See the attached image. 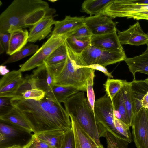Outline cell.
I'll use <instances>...</instances> for the list:
<instances>
[{"label":"cell","mask_w":148,"mask_h":148,"mask_svg":"<svg viewBox=\"0 0 148 148\" xmlns=\"http://www.w3.org/2000/svg\"><path fill=\"white\" fill-rule=\"evenodd\" d=\"M24 148H52L45 142L34 134L32 135L29 141L23 146Z\"/></svg>","instance_id":"38"},{"label":"cell","mask_w":148,"mask_h":148,"mask_svg":"<svg viewBox=\"0 0 148 148\" xmlns=\"http://www.w3.org/2000/svg\"><path fill=\"white\" fill-rule=\"evenodd\" d=\"M114 119L115 127L117 132L130 143L132 142V137L130 127L114 116Z\"/></svg>","instance_id":"33"},{"label":"cell","mask_w":148,"mask_h":148,"mask_svg":"<svg viewBox=\"0 0 148 148\" xmlns=\"http://www.w3.org/2000/svg\"><path fill=\"white\" fill-rule=\"evenodd\" d=\"M95 70L94 69L92 72L87 80L86 88L88 101L89 105L94 112L95 102V95L93 89L94 79L95 76Z\"/></svg>","instance_id":"34"},{"label":"cell","mask_w":148,"mask_h":148,"mask_svg":"<svg viewBox=\"0 0 148 148\" xmlns=\"http://www.w3.org/2000/svg\"><path fill=\"white\" fill-rule=\"evenodd\" d=\"M68 35H52L29 59L20 66L21 72L30 70L44 64L45 60L65 41Z\"/></svg>","instance_id":"6"},{"label":"cell","mask_w":148,"mask_h":148,"mask_svg":"<svg viewBox=\"0 0 148 148\" xmlns=\"http://www.w3.org/2000/svg\"><path fill=\"white\" fill-rule=\"evenodd\" d=\"M70 118L74 136L75 148H95L97 146L77 121L73 118Z\"/></svg>","instance_id":"19"},{"label":"cell","mask_w":148,"mask_h":148,"mask_svg":"<svg viewBox=\"0 0 148 148\" xmlns=\"http://www.w3.org/2000/svg\"><path fill=\"white\" fill-rule=\"evenodd\" d=\"M25 79L30 85L32 89H38L45 92V96L51 91L53 86L52 75L44 64L38 67L30 75Z\"/></svg>","instance_id":"9"},{"label":"cell","mask_w":148,"mask_h":148,"mask_svg":"<svg viewBox=\"0 0 148 148\" xmlns=\"http://www.w3.org/2000/svg\"><path fill=\"white\" fill-rule=\"evenodd\" d=\"M5 148H24L23 146H22L19 145L15 144L8 147Z\"/></svg>","instance_id":"45"},{"label":"cell","mask_w":148,"mask_h":148,"mask_svg":"<svg viewBox=\"0 0 148 148\" xmlns=\"http://www.w3.org/2000/svg\"><path fill=\"white\" fill-rule=\"evenodd\" d=\"M45 95V92L42 90L32 89L22 93L20 96L25 99H32L36 101H39L44 99Z\"/></svg>","instance_id":"36"},{"label":"cell","mask_w":148,"mask_h":148,"mask_svg":"<svg viewBox=\"0 0 148 148\" xmlns=\"http://www.w3.org/2000/svg\"><path fill=\"white\" fill-rule=\"evenodd\" d=\"M80 91L78 88L73 87L53 85L50 93L45 96L56 103H64L69 98Z\"/></svg>","instance_id":"21"},{"label":"cell","mask_w":148,"mask_h":148,"mask_svg":"<svg viewBox=\"0 0 148 148\" xmlns=\"http://www.w3.org/2000/svg\"><path fill=\"white\" fill-rule=\"evenodd\" d=\"M124 17L138 20L141 19L148 20V11H143L128 14L126 15Z\"/></svg>","instance_id":"41"},{"label":"cell","mask_w":148,"mask_h":148,"mask_svg":"<svg viewBox=\"0 0 148 148\" xmlns=\"http://www.w3.org/2000/svg\"><path fill=\"white\" fill-rule=\"evenodd\" d=\"M143 11H148V0H112L103 14L112 19Z\"/></svg>","instance_id":"7"},{"label":"cell","mask_w":148,"mask_h":148,"mask_svg":"<svg viewBox=\"0 0 148 148\" xmlns=\"http://www.w3.org/2000/svg\"><path fill=\"white\" fill-rule=\"evenodd\" d=\"M64 104L70 117L77 121L97 146L100 145L98 122L84 92H79L69 98Z\"/></svg>","instance_id":"4"},{"label":"cell","mask_w":148,"mask_h":148,"mask_svg":"<svg viewBox=\"0 0 148 148\" xmlns=\"http://www.w3.org/2000/svg\"><path fill=\"white\" fill-rule=\"evenodd\" d=\"M95 148H104L103 145H102L101 144V145H99V146H96V147H95Z\"/></svg>","instance_id":"47"},{"label":"cell","mask_w":148,"mask_h":148,"mask_svg":"<svg viewBox=\"0 0 148 148\" xmlns=\"http://www.w3.org/2000/svg\"><path fill=\"white\" fill-rule=\"evenodd\" d=\"M69 35L78 38L88 39H90L93 35L89 28L84 23Z\"/></svg>","instance_id":"39"},{"label":"cell","mask_w":148,"mask_h":148,"mask_svg":"<svg viewBox=\"0 0 148 148\" xmlns=\"http://www.w3.org/2000/svg\"><path fill=\"white\" fill-rule=\"evenodd\" d=\"M117 31L119 39L121 45L138 46L148 45V34L143 31L138 22L130 26L127 30L122 32Z\"/></svg>","instance_id":"12"},{"label":"cell","mask_w":148,"mask_h":148,"mask_svg":"<svg viewBox=\"0 0 148 148\" xmlns=\"http://www.w3.org/2000/svg\"><path fill=\"white\" fill-rule=\"evenodd\" d=\"M107 143V148H128L130 142L122 136L114 135L107 132L104 137Z\"/></svg>","instance_id":"31"},{"label":"cell","mask_w":148,"mask_h":148,"mask_svg":"<svg viewBox=\"0 0 148 148\" xmlns=\"http://www.w3.org/2000/svg\"><path fill=\"white\" fill-rule=\"evenodd\" d=\"M102 50L93 46L90 45L78 55L84 67L97 64L101 54Z\"/></svg>","instance_id":"28"},{"label":"cell","mask_w":148,"mask_h":148,"mask_svg":"<svg viewBox=\"0 0 148 148\" xmlns=\"http://www.w3.org/2000/svg\"><path fill=\"white\" fill-rule=\"evenodd\" d=\"M106 94L112 101L116 94L121 89L123 80L108 78L103 85Z\"/></svg>","instance_id":"32"},{"label":"cell","mask_w":148,"mask_h":148,"mask_svg":"<svg viewBox=\"0 0 148 148\" xmlns=\"http://www.w3.org/2000/svg\"><path fill=\"white\" fill-rule=\"evenodd\" d=\"M64 132L59 130L47 131L34 133L52 148H59Z\"/></svg>","instance_id":"25"},{"label":"cell","mask_w":148,"mask_h":148,"mask_svg":"<svg viewBox=\"0 0 148 148\" xmlns=\"http://www.w3.org/2000/svg\"><path fill=\"white\" fill-rule=\"evenodd\" d=\"M121 90L128 119L131 126L132 121L135 114V104L130 82L123 80V86Z\"/></svg>","instance_id":"24"},{"label":"cell","mask_w":148,"mask_h":148,"mask_svg":"<svg viewBox=\"0 0 148 148\" xmlns=\"http://www.w3.org/2000/svg\"><path fill=\"white\" fill-rule=\"evenodd\" d=\"M5 51V48L2 44L0 42V54H1L3 53Z\"/></svg>","instance_id":"46"},{"label":"cell","mask_w":148,"mask_h":148,"mask_svg":"<svg viewBox=\"0 0 148 148\" xmlns=\"http://www.w3.org/2000/svg\"><path fill=\"white\" fill-rule=\"evenodd\" d=\"M127 58L124 51L102 50L101 54L97 64L105 67L107 66L124 60Z\"/></svg>","instance_id":"26"},{"label":"cell","mask_w":148,"mask_h":148,"mask_svg":"<svg viewBox=\"0 0 148 148\" xmlns=\"http://www.w3.org/2000/svg\"><path fill=\"white\" fill-rule=\"evenodd\" d=\"M90 45L102 50H124L118 37L116 32L97 35H92L90 39Z\"/></svg>","instance_id":"13"},{"label":"cell","mask_w":148,"mask_h":148,"mask_svg":"<svg viewBox=\"0 0 148 148\" xmlns=\"http://www.w3.org/2000/svg\"><path fill=\"white\" fill-rule=\"evenodd\" d=\"M9 72V71L6 67L3 65H1L0 67V73L1 75H4Z\"/></svg>","instance_id":"44"},{"label":"cell","mask_w":148,"mask_h":148,"mask_svg":"<svg viewBox=\"0 0 148 148\" xmlns=\"http://www.w3.org/2000/svg\"><path fill=\"white\" fill-rule=\"evenodd\" d=\"M59 148H75L74 136L72 128L64 133Z\"/></svg>","instance_id":"37"},{"label":"cell","mask_w":148,"mask_h":148,"mask_svg":"<svg viewBox=\"0 0 148 148\" xmlns=\"http://www.w3.org/2000/svg\"><path fill=\"white\" fill-rule=\"evenodd\" d=\"M68 56L67 48L64 41L45 60L44 64L49 68L55 67L65 62Z\"/></svg>","instance_id":"23"},{"label":"cell","mask_w":148,"mask_h":148,"mask_svg":"<svg viewBox=\"0 0 148 148\" xmlns=\"http://www.w3.org/2000/svg\"><path fill=\"white\" fill-rule=\"evenodd\" d=\"M0 119L1 121L12 125L29 134L35 132L34 128L30 123L13 106L7 112L1 114Z\"/></svg>","instance_id":"16"},{"label":"cell","mask_w":148,"mask_h":148,"mask_svg":"<svg viewBox=\"0 0 148 148\" xmlns=\"http://www.w3.org/2000/svg\"><path fill=\"white\" fill-rule=\"evenodd\" d=\"M112 0H86L82 5L83 12L93 16L103 14L106 9Z\"/></svg>","instance_id":"22"},{"label":"cell","mask_w":148,"mask_h":148,"mask_svg":"<svg viewBox=\"0 0 148 148\" xmlns=\"http://www.w3.org/2000/svg\"><path fill=\"white\" fill-rule=\"evenodd\" d=\"M82 67L89 68L100 71L103 72L106 75L110 78H112L113 77L111 73L109 72L105 67L99 64H94L90 66Z\"/></svg>","instance_id":"42"},{"label":"cell","mask_w":148,"mask_h":148,"mask_svg":"<svg viewBox=\"0 0 148 148\" xmlns=\"http://www.w3.org/2000/svg\"><path fill=\"white\" fill-rule=\"evenodd\" d=\"M112 102L114 116L129 127H131L128 119L121 90L114 97Z\"/></svg>","instance_id":"27"},{"label":"cell","mask_w":148,"mask_h":148,"mask_svg":"<svg viewBox=\"0 0 148 148\" xmlns=\"http://www.w3.org/2000/svg\"><path fill=\"white\" fill-rule=\"evenodd\" d=\"M21 72L13 70L3 75L0 81V97H16L24 82Z\"/></svg>","instance_id":"11"},{"label":"cell","mask_w":148,"mask_h":148,"mask_svg":"<svg viewBox=\"0 0 148 148\" xmlns=\"http://www.w3.org/2000/svg\"><path fill=\"white\" fill-rule=\"evenodd\" d=\"M147 46L146 50L142 54L132 58H126L124 60L132 73L134 79L136 72L148 75V45Z\"/></svg>","instance_id":"18"},{"label":"cell","mask_w":148,"mask_h":148,"mask_svg":"<svg viewBox=\"0 0 148 148\" xmlns=\"http://www.w3.org/2000/svg\"><path fill=\"white\" fill-rule=\"evenodd\" d=\"M12 98L0 97V110L1 114L9 110L12 107L10 100Z\"/></svg>","instance_id":"40"},{"label":"cell","mask_w":148,"mask_h":148,"mask_svg":"<svg viewBox=\"0 0 148 148\" xmlns=\"http://www.w3.org/2000/svg\"><path fill=\"white\" fill-rule=\"evenodd\" d=\"M39 49L38 45L29 43L25 46L19 51L15 53L6 60L3 64V65L17 61L28 56L34 54Z\"/></svg>","instance_id":"30"},{"label":"cell","mask_w":148,"mask_h":148,"mask_svg":"<svg viewBox=\"0 0 148 148\" xmlns=\"http://www.w3.org/2000/svg\"><path fill=\"white\" fill-rule=\"evenodd\" d=\"M94 112L98 121L100 137H104L108 132L116 136H122L117 132L115 127L112 101L106 94L95 101Z\"/></svg>","instance_id":"5"},{"label":"cell","mask_w":148,"mask_h":148,"mask_svg":"<svg viewBox=\"0 0 148 148\" xmlns=\"http://www.w3.org/2000/svg\"><path fill=\"white\" fill-rule=\"evenodd\" d=\"M0 141H5L7 139L16 136L17 131L11 126L1 122L0 123Z\"/></svg>","instance_id":"35"},{"label":"cell","mask_w":148,"mask_h":148,"mask_svg":"<svg viewBox=\"0 0 148 148\" xmlns=\"http://www.w3.org/2000/svg\"><path fill=\"white\" fill-rule=\"evenodd\" d=\"M144 80L148 84V78Z\"/></svg>","instance_id":"49"},{"label":"cell","mask_w":148,"mask_h":148,"mask_svg":"<svg viewBox=\"0 0 148 148\" xmlns=\"http://www.w3.org/2000/svg\"><path fill=\"white\" fill-rule=\"evenodd\" d=\"M41 0H14L1 14L0 32L10 34L26 28V19L36 10L49 7Z\"/></svg>","instance_id":"3"},{"label":"cell","mask_w":148,"mask_h":148,"mask_svg":"<svg viewBox=\"0 0 148 148\" xmlns=\"http://www.w3.org/2000/svg\"><path fill=\"white\" fill-rule=\"evenodd\" d=\"M135 104V113L143 107L148 106V84L145 80L135 79L130 82Z\"/></svg>","instance_id":"14"},{"label":"cell","mask_w":148,"mask_h":148,"mask_svg":"<svg viewBox=\"0 0 148 148\" xmlns=\"http://www.w3.org/2000/svg\"><path fill=\"white\" fill-rule=\"evenodd\" d=\"M10 102L32 125L34 133L53 130L65 132L71 129V122L65 109L46 96L39 101L18 96L12 98Z\"/></svg>","instance_id":"1"},{"label":"cell","mask_w":148,"mask_h":148,"mask_svg":"<svg viewBox=\"0 0 148 148\" xmlns=\"http://www.w3.org/2000/svg\"><path fill=\"white\" fill-rule=\"evenodd\" d=\"M84 23L93 35L116 32V23L106 15L100 14L84 17Z\"/></svg>","instance_id":"10"},{"label":"cell","mask_w":148,"mask_h":148,"mask_svg":"<svg viewBox=\"0 0 148 148\" xmlns=\"http://www.w3.org/2000/svg\"><path fill=\"white\" fill-rule=\"evenodd\" d=\"M67 47L68 56L65 62L54 68L47 67L52 75L53 85L73 87L86 91L87 80L94 69L81 67L78 56Z\"/></svg>","instance_id":"2"},{"label":"cell","mask_w":148,"mask_h":148,"mask_svg":"<svg viewBox=\"0 0 148 148\" xmlns=\"http://www.w3.org/2000/svg\"><path fill=\"white\" fill-rule=\"evenodd\" d=\"M49 1L51 2H55L57 0H49Z\"/></svg>","instance_id":"48"},{"label":"cell","mask_w":148,"mask_h":148,"mask_svg":"<svg viewBox=\"0 0 148 148\" xmlns=\"http://www.w3.org/2000/svg\"><path fill=\"white\" fill-rule=\"evenodd\" d=\"M90 39L78 38L69 35L66 38L65 42L67 46L74 53L79 56L91 45Z\"/></svg>","instance_id":"29"},{"label":"cell","mask_w":148,"mask_h":148,"mask_svg":"<svg viewBox=\"0 0 148 148\" xmlns=\"http://www.w3.org/2000/svg\"><path fill=\"white\" fill-rule=\"evenodd\" d=\"M131 126L136 148H148V109L143 107L135 113Z\"/></svg>","instance_id":"8"},{"label":"cell","mask_w":148,"mask_h":148,"mask_svg":"<svg viewBox=\"0 0 148 148\" xmlns=\"http://www.w3.org/2000/svg\"><path fill=\"white\" fill-rule=\"evenodd\" d=\"M10 37V34L0 32V42L3 46L6 53L8 50Z\"/></svg>","instance_id":"43"},{"label":"cell","mask_w":148,"mask_h":148,"mask_svg":"<svg viewBox=\"0 0 148 148\" xmlns=\"http://www.w3.org/2000/svg\"><path fill=\"white\" fill-rule=\"evenodd\" d=\"M84 17H71L66 16L62 21H57L53 30L50 36L52 35H69L84 24Z\"/></svg>","instance_id":"17"},{"label":"cell","mask_w":148,"mask_h":148,"mask_svg":"<svg viewBox=\"0 0 148 148\" xmlns=\"http://www.w3.org/2000/svg\"><path fill=\"white\" fill-rule=\"evenodd\" d=\"M10 34L8 49L6 53L11 56L25 46L28 42L29 33L27 29H21Z\"/></svg>","instance_id":"20"},{"label":"cell","mask_w":148,"mask_h":148,"mask_svg":"<svg viewBox=\"0 0 148 148\" xmlns=\"http://www.w3.org/2000/svg\"><path fill=\"white\" fill-rule=\"evenodd\" d=\"M57 21L53 16L46 17L32 26L29 30L28 42H35L44 39L52 32V25Z\"/></svg>","instance_id":"15"}]
</instances>
